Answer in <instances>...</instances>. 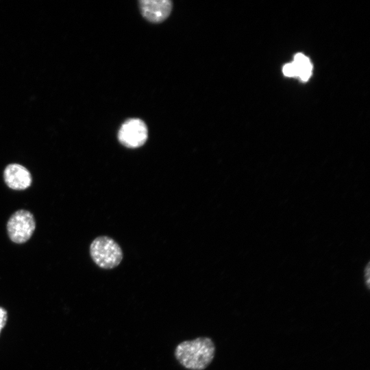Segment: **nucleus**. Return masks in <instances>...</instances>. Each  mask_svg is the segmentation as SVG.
I'll list each match as a JSON object with an SVG mask.
<instances>
[{
	"label": "nucleus",
	"instance_id": "nucleus-6",
	"mask_svg": "<svg viewBox=\"0 0 370 370\" xmlns=\"http://www.w3.org/2000/svg\"><path fill=\"white\" fill-rule=\"evenodd\" d=\"M139 8L143 16L152 23L164 21L172 10V2L169 0H142Z\"/></svg>",
	"mask_w": 370,
	"mask_h": 370
},
{
	"label": "nucleus",
	"instance_id": "nucleus-1",
	"mask_svg": "<svg viewBox=\"0 0 370 370\" xmlns=\"http://www.w3.org/2000/svg\"><path fill=\"white\" fill-rule=\"evenodd\" d=\"M215 346L208 337H198L184 341L177 345L175 357L184 368L190 370H204L212 361Z\"/></svg>",
	"mask_w": 370,
	"mask_h": 370
},
{
	"label": "nucleus",
	"instance_id": "nucleus-3",
	"mask_svg": "<svg viewBox=\"0 0 370 370\" xmlns=\"http://www.w3.org/2000/svg\"><path fill=\"white\" fill-rule=\"evenodd\" d=\"M36 220L29 210L20 209L15 211L7 221L6 230L10 241L16 244L28 241L36 230Z\"/></svg>",
	"mask_w": 370,
	"mask_h": 370
},
{
	"label": "nucleus",
	"instance_id": "nucleus-4",
	"mask_svg": "<svg viewBox=\"0 0 370 370\" xmlns=\"http://www.w3.org/2000/svg\"><path fill=\"white\" fill-rule=\"evenodd\" d=\"M148 130L146 124L139 119H130L121 125L118 133L121 144L127 148H138L147 141Z\"/></svg>",
	"mask_w": 370,
	"mask_h": 370
},
{
	"label": "nucleus",
	"instance_id": "nucleus-2",
	"mask_svg": "<svg viewBox=\"0 0 370 370\" xmlns=\"http://www.w3.org/2000/svg\"><path fill=\"white\" fill-rule=\"evenodd\" d=\"M90 255L93 262L104 269L115 268L123 259V251L119 245L107 236H98L92 241Z\"/></svg>",
	"mask_w": 370,
	"mask_h": 370
},
{
	"label": "nucleus",
	"instance_id": "nucleus-7",
	"mask_svg": "<svg viewBox=\"0 0 370 370\" xmlns=\"http://www.w3.org/2000/svg\"><path fill=\"white\" fill-rule=\"evenodd\" d=\"M292 63L295 69L296 76L299 77L303 81H307L312 71L310 60L304 55L297 53Z\"/></svg>",
	"mask_w": 370,
	"mask_h": 370
},
{
	"label": "nucleus",
	"instance_id": "nucleus-9",
	"mask_svg": "<svg viewBox=\"0 0 370 370\" xmlns=\"http://www.w3.org/2000/svg\"><path fill=\"white\" fill-rule=\"evenodd\" d=\"M283 73L286 76L294 77L296 76L295 69L293 63L286 64L283 67Z\"/></svg>",
	"mask_w": 370,
	"mask_h": 370
},
{
	"label": "nucleus",
	"instance_id": "nucleus-5",
	"mask_svg": "<svg viewBox=\"0 0 370 370\" xmlns=\"http://www.w3.org/2000/svg\"><path fill=\"white\" fill-rule=\"evenodd\" d=\"M3 177L7 186L14 190H23L32 185V176L30 171L18 163L8 164L3 172Z\"/></svg>",
	"mask_w": 370,
	"mask_h": 370
},
{
	"label": "nucleus",
	"instance_id": "nucleus-8",
	"mask_svg": "<svg viewBox=\"0 0 370 370\" xmlns=\"http://www.w3.org/2000/svg\"><path fill=\"white\" fill-rule=\"evenodd\" d=\"M8 318V311L3 307L0 306V334L7 323Z\"/></svg>",
	"mask_w": 370,
	"mask_h": 370
}]
</instances>
